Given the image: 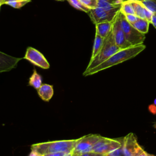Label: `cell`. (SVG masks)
<instances>
[{
    "instance_id": "cell-1",
    "label": "cell",
    "mask_w": 156,
    "mask_h": 156,
    "mask_svg": "<svg viewBox=\"0 0 156 156\" xmlns=\"http://www.w3.org/2000/svg\"><path fill=\"white\" fill-rule=\"evenodd\" d=\"M145 48L146 46L143 44H141L137 46H131L126 49H120L119 51L115 53L109 58H108L98 66L88 71H84L83 75L84 76H90L104 69L108 68L111 66H115L126 60L131 59L136 56Z\"/></svg>"
},
{
    "instance_id": "cell-2",
    "label": "cell",
    "mask_w": 156,
    "mask_h": 156,
    "mask_svg": "<svg viewBox=\"0 0 156 156\" xmlns=\"http://www.w3.org/2000/svg\"><path fill=\"white\" fill-rule=\"evenodd\" d=\"M119 50V48L115 43L113 31L112 29L110 32L104 38L102 46L98 54L94 58H90L85 71H88L98 66Z\"/></svg>"
},
{
    "instance_id": "cell-3",
    "label": "cell",
    "mask_w": 156,
    "mask_h": 156,
    "mask_svg": "<svg viewBox=\"0 0 156 156\" xmlns=\"http://www.w3.org/2000/svg\"><path fill=\"white\" fill-rule=\"evenodd\" d=\"M78 139L69 140H60L48 141L40 143L34 144L31 146V150L38 152L41 156L44 154L52 152H72Z\"/></svg>"
},
{
    "instance_id": "cell-4",
    "label": "cell",
    "mask_w": 156,
    "mask_h": 156,
    "mask_svg": "<svg viewBox=\"0 0 156 156\" xmlns=\"http://www.w3.org/2000/svg\"><path fill=\"white\" fill-rule=\"evenodd\" d=\"M120 11V10H119ZM121 27L124 32L126 40L132 46H137L143 43L146 36L145 34L139 32L126 20L125 15L120 11Z\"/></svg>"
},
{
    "instance_id": "cell-5",
    "label": "cell",
    "mask_w": 156,
    "mask_h": 156,
    "mask_svg": "<svg viewBox=\"0 0 156 156\" xmlns=\"http://www.w3.org/2000/svg\"><path fill=\"white\" fill-rule=\"evenodd\" d=\"M119 10V8L108 9L97 7L91 9L88 13L92 23L96 24L104 21H114Z\"/></svg>"
},
{
    "instance_id": "cell-6",
    "label": "cell",
    "mask_w": 156,
    "mask_h": 156,
    "mask_svg": "<svg viewBox=\"0 0 156 156\" xmlns=\"http://www.w3.org/2000/svg\"><path fill=\"white\" fill-rule=\"evenodd\" d=\"M101 136L97 134H89L79 138L72 151L73 155H81L83 153L92 151L93 146Z\"/></svg>"
},
{
    "instance_id": "cell-7",
    "label": "cell",
    "mask_w": 156,
    "mask_h": 156,
    "mask_svg": "<svg viewBox=\"0 0 156 156\" xmlns=\"http://www.w3.org/2000/svg\"><path fill=\"white\" fill-rule=\"evenodd\" d=\"M122 140L101 136L93 147L92 151L107 155L122 146Z\"/></svg>"
},
{
    "instance_id": "cell-8",
    "label": "cell",
    "mask_w": 156,
    "mask_h": 156,
    "mask_svg": "<svg viewBox=\"0 0 156 156\" xmlns=\"http://www.w3.org/2000/svg\"><path fill=\"white\" fill-rule=\"evenodd\" d=\"M113 31L116 44L120 49H124L132 46L126 39L124 32L121 27L120 11L118 12L113 24Z\"/></svg>"
},
{
    "instance_id": "cell-9",
    "label": "cell",
    "mask_w": 156,
    "mask_h": 156,
    "mask_svg": "<svg viewBox=\"0 0 156 156\" xmlns=\"http://www.w3.org/2000/svg\"><path fill=\"white\" fill-rule=\"evenodd\" d=\"M24 58L43 69H48L50 66L49 62L44 55L40 51L32 47L27 48Z\"/></svg>"
},
{
    "instance_id": "cell-10",
    "label": "cell",
    "mask_w": 156,
    "mask_h": 156,
    "mask_svg": "<svg viewBox=\"0 0 156 156\" xmlns=\"http://www.w3.org/2000/svg\"><path fill=\"white\" fill-rule=\"evenodd\" d=\"M141 148V147L138 144L136 138L133 133H130L123 138V156H134Z\"/></svg>"
},
{
    "instance_id": "cell-11",
    "label": "cell",
    "mask_w": 156,
    "mask_h": 156,
    "mask_svg": "<svg viewBox=\"0 0 156 156\" xmlns=\"http://www.w3.org/2000/svg\"><path fill=\"white\" fill-rule=\"evenodd\" d=\"M21 60L22 58L15 57L0 51V73L12 70Z\"/></svg>"
},
{
    "instance_id": "cell-12",
    "label": "cell",
    "mask_w": 156,
    "mask_h": 156,
    "mask_svg": "<svg viewBox=\"0 0 156 156\" xmlns=\"http://www.w3.org/2000/svg\"><path fill=\"white\" fill-rule=\"evenodd\" d=\"M113 22L114 21H104L96 24V34L99 35L103 38H105L110 32L113 27Z\"/></svg>"
},
{
    "instance_id": "cell-13",
    "label": "cell",
    "mask_w": 156,
    "mask_h": 156,
    "mask_svg": "<svg viewBox=\"0 0 156 156\" xmlns=\"http://www.w3.org/2000/svg\"><path fill=\"white\" fill-rule=\"evenodd\" d=\"M40 98L44 101L48 102L52 98L54 94L53 86L49 84H42L37 90Z\"/></svg>"
},
{
    "instance_id": "cell-14",
    "label": "cell",
    "mask_w": 156,
    "mask_h": 156,
    "mask_svg": "<svg viewBox=\"0 0 156 156\" xmlns=\"http://www.w3.org/2000/svg\"><path fill=\"white\" fill-rule=\"evenodd\" d=\"M133 7L135 15L140 18L146 19L144 10L146 7L139 0H127Z\"/></svg>"
},
{
    "instance_id": "cell-15",
    "label": "cell",
    "mask_w": 156,
    "mask_h": 156,
    "mask_svg": "<svg viewBox=\"0 0 156 156\" xmlns=\"http://www.w3.org/2000/svg\"><path fill=\"white\" fill-rule=\"evenodd\" d=\"M150 23H151L146 19L139 18L136 22L132 24V26L139 32L146 34L148 32Z\"/></svg>"
},
{
    "instance_id": "cell-16",
    "label": "cell",
    "mask_w": 156,
    "mask_h": 156,
    "mask_svg": "<svg viewBox=\"0 0 156 156\" xmlns=\"http://www.w3.org/2000/svg\"><path fill=\"white\" fill-rule=\"evenodd\" d=\"M29 85L33 87L36 90H38L42 85V78L35 69H34V72L29 78Z\"/></svg>"
},
{
    "instance_id": "cell-17",
    "label": "cell",
    "mask_w": 156,
    "mask_h": 156,
    "mask_svg": "<svg viewBox=\"0 0 156 156\" xmlns=\"http://www.w3.org/2000/svg\"><path fill=\"white\" fill-rule=\"evenodd\" d=\"M104 38L101 37L98 34H95V37H94V44H93V51H92V54L91 58H94L99 52L101 50L103 42H104Z\"/></svg>"
},
{
    "instance_id": "cell-18",
    "label": "cell",
    "mask_w": 156,
    "mask_h": 156,
    "mask_svg": "<svg viewBox=\"0 0 156 156\" xmlns=\"http://www.w3.org/2000/svg\"><path fill=\"white\" fill-rule=\"evenodd\" d=\"M124 15H135L134 10L132 6L127 0L124 1L121 4L119 10Z\"/></svg>"
},
{
    "instance_id": "cell-19",
    "label": "cell",
    "mask_w": 156,
    "mask_h": 156,
    "mask_svg": "<svg viewBox=\"0 0 156 156\" xmlns=\"http://www.w3.org/2000/svg\"><path fill=\"white\" fill-rule=\"evenodd\" d=\"M69 4L73 6L74 8L81 10L83 12H85L86 13H88L90 10V9L86 6H85L79 0H66Z\"/></svg>"
},
{
    "instance_id": "cell-20",
    "label": "cell",
    "mask_w": 156,
    "mask_h": 156,
    "mask_svg": "<svg viewBox=\"0 0 156 156\" xmlns=\"http://www.w3.org/2000/svg\"><path fill=\"white\" fill-rule=\"evenodd\" d=\"M153 13L156 14V0H139Z\"/></svg>"
},
{
    "instance_id": "cell-21",
    "label": "cell",
    "mask_w": 156,
    "mask_h": 156,
    "mask_svg": "<svg viewBox=\"0 0 156 156\" xmlns=\"http://www.w3.org/2000/svg\"><path fill=\"white\" fill-rule=\"evenodd\" d=\"M30 1L31 0H16L7 2L5 4L10 5L15 9H20Z\"/></svg>"
},
{
    "instance_id": "cell-22",
    "label": "cell",
    "mask_w": 156,
    "mask_h": 156,
    "mask_svg": "<svg viewBox=\"0 0 156 156\" xmlns=\"http://www.w3.org/2000/svg\"><path fill=\"white\" fill-rule=\"evenodd\" d=\"M123 1V0H98V7H102L108 4L121 5Z\"/></svg>"
},
{
    "instance_id": "cell-23",
    "label": "cell",
    "mask_w": 156,
    "mask_h": 156,
    "mask_svg": "<svg viewBox=\"0 0 156 156\" xmlns=\"http://www.w3.org/2000/svg\"><path fill=\"white\" fill-rule=\"evenodd\" d=\"M85 6L90 10L95 9L98 7V0H79Z\"/></svg>"
},
{
    "instance_id": "cell-24",
    "label": "cell",
    "mask_w": 156,
    "mask_h": 156,
    "mask_svg": "<svg viewBox=\"0 0 156 156\" xmlns=\"http://www.w3.org/2000/svg\"><path fill=\"white\" fill-rule=\"evenodd\" d=\"M106 156H123L122 152V145L119 148L111 152L110 153L106 155Z\"/></svg>"
},
{
    "instance_id": "cell-25",
    "label": "cell",
    "mask_w": 156,
    "mask_h": 156,
    "mask_svg": "<svg viewBox=\"0 0 156 156\" xmlns=\"http://www.w3.org/2000/svg\"><path fill=\"white\" fill-rule=\"evenodd\" d=\"M125 17L127 20V21L130 24H133L135 22H136L140 18L138 17L136 15H126Z\"/></svg>"
},
{
    "instance_id": "cell-26",
    "label": "cell",
    "mask_w": 156,
    "mask_h": 156,
    "mask_svg": "<svg viewBox=\"0 0 156 156\" xmlns=\"http://www.w3.org/2000/svg\"><path fill=\"white\" fill-rule=\"evenodd\" d=\"M80 156H106V155L100 154V153H98V152H93V151H91V152L83 153V154H81Z\"/></svg>"
},
{
    "instance_id": "cell-27",
    "label": "cell",
    "mask_w": 156,
    "mask_h": 156,
    "mask_svg": "<svg viewBox=\"0 0 156 156\" xmlns=\"http://www.w3.org/2000/svg\"><path fill=\"white\" fill-rule=\"evenodd\" d=\"M66 153L64 152H52V153H49L44 154L43 156H63Z\"/></svg>"
},
{
    "instance_id": "cell-28",
    "label": "cell",
    "mask_w": 156,
    "mask_h": 156,
    "mask_svg": "<svg viewBox=\"0 0 156 156\" xmlns=\"http://www.w3.org/2000/svg\"><path fill=\"white\" fill-rule=\"evenodd\" d=\"M134 156H148V154L145 152L142 148H141Z\"/></svg>"
},
{
    "instance_id": "cell-29",
    "label": "cell",
    "mask_w": 156,
    "mask_h": 156,
    "mask_svg": "<svg viewBox=\"0 0 156 156\" xmlns=\"http://www.w3.org/2000/svg\"><path fill=\"white\" fill-rule=\"evenodd\" d=\"M149 110L150 112L153 114H156V105L152 104L149 106Z\"/></svg>"
},
{
    "instance_id": "cell-30",
    "label": "cell",
    "mask_w": 156,
    "mask_h": 156,
    "mask_svg": "<svg viewBox=\"0 0 156 156\" xmlns=\"http://www.w3.org/2000/svg\"><path fill=\"white\" fill-rule=\"evenodd\" d=\"M29 156H41V155L36 151L31 150V152H30Z\"/></svg>"
},
{
    "instance_id": "cell-31",
    "label": "cell",
    "mask_w": 156,
    "mask_h": 156,
    "mask_svg": "<svg viewBox=\"0 0 156 156\" xmlns=\"http://www.w3.org/2000/svg\"><path fill=\"white\" fill-rule=\"evenodd\" d=\"M151 24H156V14H153L152 18V21H151Z\"/></svg>"
},
{
    "instance_id": "cell-32",
    "label": "cell",
    "mask_w": 156,
    "mask_h": 156,
    "mask_svg": "<svg viewBox=\"0 0 156 156\" xmlns=\"http://www.w3.org/2000/svg\"><path fill=\"white\" fill-rule=\"evenodd\" d=\"M63 156H73V154L72 152H67V153H66Z\"/></svg>"
},
{
    "instance_id": "cell-33",
    "label": "cell",
    "mask_w": 156,
    "mask_h": 156,
    "mask_svg": "<svg viewBox=\"0 0 156 156\" xmlns=\"http://www.w3.org/2000/svg\"><path fill=\"white\" fill-rule=\"evenodd\" d=\"M16 1V0H3V2L4 4H5L6 2H10V1Z\"/></svg>"
},
{
    "instance_id": "cell-34",
    "label": "cell",
    "mask_w": 156,
    "mask_h": 156,
    "mask_svg": "<svg viewBox=\"0 0 156 156\" xmlns=\"http://www.w3.org/2000/svg\"><path fill=\"white\" fill-rule=\"evenodd\" d=\"M2 4H4L3 0H0V5H2Z\"/></svg>"
},
{
    "instance_id": "cell-35",
    "label": "cell",
    "mask_w": 156,
    "mask_h": 156,
    "mask_svg": "<svg viewBox=\"0 0 156 156\" xmlns=\"http://www.w3.org/2000/svg\"><path fill=\"white\" fill-rule=\"evenodd\" d=\"M73 156H80V155H78V154H76V155H73Z\"/></svg>"
},
{
    "instance_id": "cell-36",
    "label": "cell",
    "mask_w": 156,
    "mask_h": 156,
    "mask_svg": "<svg viewBox=\"0 0 156 156\" xmlns=\"http://www.w3.org/2000/svg\"><path fill=\"white\" fill-rule=\"evenodd\" d=\"M154 104H155V105H156V99H155V101H154Z\"/></svg>"
},
{
    "instance_id": "cell-37",
    "label": "cell",
    "mask_w": 156,
    "mask_h": 156,
    "mask_svg": "<svg viewBox=\"0 0 156 156\" xmlns=\"http://www.w3.org/2000/svg\"><path fill=\"white\" fill-rule=\"evenodd\" d=\"M152 25H153V26L156 28V24H152Z\"/></svg>"
},
{
    "instance_id": "cell-38",
    "label": "cell",
    "mask_w": 156,
    "mask_h": 156,
    "mask_svg": "<svg viewBox=\"0 0 156 156\" xmlns=\"http://www.w3.org/2000/svg\"><path fill=\"white\" fill-rule=\"evenodd\" d=\"M56 1H64L65 0H56Z\"/></svg>"
},
{
    "instance_id": "cell-39",
    "label": "cell",
    "mask_w": 156,
    "mask_h": 156,
    "mask_svg": "<svg viewBox=\"0 0 156 156\" xmlns=\"http://www.w3.org/2000/svg\"><path fill=\"white\" fill-rule=\"evenodd\" d=\"M154 127H155V128H156V122L155 123V124L154 125Z\"/></svg>"
},
{
    "instance_id": "cell-40",
    "label": "cell",
    "mask_w": 156,
    "mask_h": 156,
    "mask_svg": "<svg viewBox=\"0 0 156 156\" xmlns=\"http://www.w3.org/2000/svg\"><path fill=\"white\" fill-rule=\"evenodd\" d=\"M148 156H154V155H151V154H148Z\"/></svg>"
},
{
    "instance_id": "cell-41",
    "label": "cell",
    "mask_w": 156,
    "mask_h": 156,
    "mask_svg": "<svg viewBox=\"0 0 156 156\" xmlns=\"http://www.w3.org/2000/svg\"><path fill=\"white\" fill-rule=\"evenodd\" d=\"M1 5H0V7H1Z\"/></svg>"
},
{
    "instance_id": "cell-42",
    "label": "cell",
    "mask_w": 156,
    "mask_h": 156,
    "mask_svg": "<svg viewBox=\"0 0 156 156\" xmlns=\"http://www.w3.org/2000/svg\"><path fill=\"white\" fill-rule=\"evenodd\" d=\"M154 14H155V13H154Z\"/></svg>"
}]
</instances>
